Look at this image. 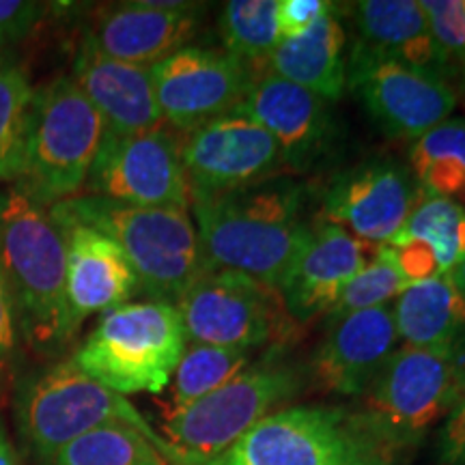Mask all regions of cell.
Masks as SVG:
<instances>
[{
    "label": "cell",
    "instance_id": "12",
    "mask_svg": "<svg viewBox=\"0 0 465 465\" xmlns=\"http://www.w3.org/2000/svg\"><path fill=\"white\" fill-rule=\"evenodd\" d=\"M182 162L190 201L252 188L284 171L274 138L240 108L185 134Z\"/></svg>",
    "mask_w": 465,
    "mask_h": 465
},
{
    "label": "cell",
    "instance_id": "8",
    "mask_svg": "<svg viewBox=\"0 0 465 465\" xmlns=\"http://www.w3.org/2000/svg\"><path fill=\"white\" fill-rule=\"evenodd\" d=\"M110 422L132 424L160 438L130 401L84 375L72 358L25 377L15 391L17 433L42 465L69 441Z\"/></svg>",
    "mask_w": 465,
    "mask_h": 465
},
{
    "label": "cell",
    "instance_id": "32",
    "mask_svg": "<svg viewBox=\"0 0 465 465\" xmlns=\"http://www.w3.org/2000/svg\"><path fill=\"white\" fill-rule=\"evenodd\" d=\"M420 7L438 45L444 80L465 86V7L463 0H422ZM457 91V89H455Z\"/></svg>",
    "mask_w": 465,
    "mask_h": 465
},
{
    "label": "cell",
    "instance_id": "36",
    "mask_svg": "<svg viewBox=\"0 0 465 465\" xmlns=\"http://www.w3.org/2000/svg\"><path fill=\"white\" fill-rule=\"evenodd\" d=\"M438 457L441 465H465V394L438 433Z\"/></svg>",
    "mask_w": 465,
    "mask_h": 465
},
{
    "label": "cell",
    "instance_id": "4",
    "mask_svg": "<svg viewBox=\"0 0 465 465\" xmlns=\"http://www.w3.org/2000/svg\"><path fill=\"white\" fill-rule=\"evenodd\" d=\"M106 136L100 113L72 75H56L35 89L25 166L15 185L39 205L78 196Z\"/></svg>",
    "mask_w": 465,
    "mask_h": 465
},
{
    "label": "cell",
    "instance_id": "21",
    "mask_svg": "<svg viewBox=\"0 0 465 465\" xmlns=\"http://www.w3.org/2000/svg\"><path fill=\"white\" fill-rule=\"evenodd\" d=\"M72 80L100 113L106 132L127 136L164 127L149 69L106 56L89 31L75 50Z\"/></svg>",
    "mask_w": 465,
    "mask_h": 465
},
{
    "label": "cell",
    "instance_id": "3",
    "mask_svg": "<svg viewBox=\"0 0 465 465\" xmlns=\"http://www.w3.org/2000/svg\"><path fill=\"white\" fill-rule=\"evenodd\" d=\"M52 207L100 231L124 250L138 289L149 300L177 304L209 272L190 209L134 207L93 194H78Z\"/></svg>",
    "mask_w": 465,
    "mask_h": 465
},
{
    "label": "cell",
    "instance_id": "22",
    "mask_svg": "<svg viewBox=\"0 0 465 465\" xmlns=\"http://www.w3.org/2000/svg\"><path fill=\"white\" fill-rule=\"evenodd\" d=\"M386 246L410 284L449 276L465 259V209L446 196L420 192L405 224Z\"/></svg>",
    "mask_w": 465,
    "mask_h": 465
},
{
    "label": "cell",
    "instance_id": "6",
    "mask_svg": "<svg viewBox=\"0 0 465 465\" xmlns=\"http://www.w3.org/2000/svg\"><path fill=\"white\" fill-rule=\"evenodd\" d=\"M300 386V371L284 360L246 366L223 388L164 418V457L177 465H213Z\"/></svg>",
    "mask_w": 465,
    "mask_h": 465
},
{
    "label": "cell",
    "instance_id": "28",
    "mask_svg": "<svg viewBox=\"0 0 465 465\" xmlns=\"http://www.w3.org/2000/svg\"><path fill=\"white\" fill-rule=\"evenodd\" d=\"M276 9L278 0H231L220 14L224 52L254 75L265 72L272 52L281 44Z\"/></svg>",
    "mask_w": 465,
    "mask_h": 465
},
{
    "label": "cell",
    "instance_id": "10",
    "mask_svg": "<svg viewBox=\"0 0 465 465\" xmlns=\"http://www.w3.org/2000/svg\"><path fill=\"white\" fill-rule=\"evenodd\" d=\"M174 306L194 345L250 351L282 330L281 293L240 272H205Z\"/></svg>",
    "mask_w": 465,
    "mask_h": 465
},
{
    "label": "cell",
    "instance_id": "15",
    "mask_svg": "<svg viewBox=\"0 0 465 465\" xmlns=\"http://www.w3.org/2000/svg\"><path fill=\"white\" fill-rule=\"evenodd\" d=\"M420 192L407 166L392 160L364 162L330 182L322 199V220L360 242L383 246L405 224Z\"/></svg>",
    "mask_w": 465,
    "mask_h": 465
},
{
    "label": "cell",
    "instance_id": "18",
    "mask_svg": "<svg viewBox=\"0 0 465 465\" xmlns=\"http://www.w3.org/2000/svg\"><path fill=\"white\" fill-rule=\"evenodd\" d=\"M392 304L330 317L315 356V375L325 391L360 397L397 351Z\"/></svg>",
    "mask_w": 465,
    "mask_h": 465
},
{
    "label": "cell",
    "instance_id": "29",
    "mask_svg": "<svg viewBox=\"0 0 465 465\" xmlns=\"http://www.w3.org/2000/svg\"><path fill=\"white\" fill-rule=\"evenodd\" d=\"M246 366H250V351L188 342L173 373L171 407H168L166 416L182 411L188 405L223 388L226 381L240 375Z\"/></svg>",
    "mask_w": 465,
    "mask_h": 465
},
{
    "label": "cell",
    "instance_id": "13",
    "mask_svg": "<svg viewBox=\"0 0 465 465\" xmlns=\"http://www.w3.org/2000/svg\"><path fill=\"white\" fill-rule=\"evenodd\" d=\"M347 83L371 119L397 141H418L457 108V91L438 75L353 50Z\"/></svg>",
    "mask_w": 465,
    "mask_h": 465
},
{
    "label": "cell",
    "instance_id": "9",
    "mask_svg": "<svg viewBox=\"0 0 465 465\" xmlns=\"http://www.w3.org/2000/svg\"><path fill=\"white\" fill-rule=\"evenodd\" d=\"M362 418L330 407H289L254 424L213 465H388Z\"/></svg>",
    "mask_w": 465,
    "mask_h": 465
},
{
    "label": "cell",
    "instance_id": "38",
    "mask_svg": "<svg viewBox=\"0 0 465 465\" xmlns=\"http://www.w3.org/2000/svg\"><path fill=\"white\" fill-rule=\"evenodd\" d=\"M449 278L452 281V284H455V287L461 291V295L465 298V259L455 267V270L450 272Z\"/></svg>",
    "mask_w": 465,
    "mask_h": 465
},
{
    "label": "cell",
    "instance_id": "14",
    "mask_svg": "<svg viewBox=\"0 0 465 465\" xmlns=\"http://www.w3.org/2000/svg\"><path fill=\"white\" fill-rule=\"evenodd\" d=\"M149 74L164 124L185 134L240 108L257 78L224 50L194 44L149 67Z\"/></svg>",
    "mask_w": 465,
    "mask_h": 465
},
{
    "label": "cell",
    "instance_id": "40",
    "mask_svg": "<svg viewBox=\"0 0 465 465\" xmlns=\"http://www.w3.org/2000/svg\"><path fill=\"white\" fill-rule=\"evenodd\" d=\"M463 7H465V0H463Z\"/></svg>",
    "mask_w": 465,
    "mask_h": 465
},
{
    "label": "cell",
    "instance_id": "34",
    "mask_svg": "<svg viewBox=\"0 0 465 465\" xmlns=\"http://www.w3.org/2000/svg\"><path fill=\"white\" fill-rule=\"evenodd\" d=\"M334 5L328 0H278L276 22L281 39L304 33Z\"/></svg>",
    "mask_w": 465,
    "mask_h": 465
},
{
    "label": "cell",
    "instance_id": "1",
    "mask_svg": "<svg viewBox=\"0 0 465 465\" xmlns=\"http://www.w3.org/2000/svg\"><path fill=\"white\" fill-rule=\"evenodd\" d=\"M306 205L304 185L287 177L231 194L192 199L207 267L240 272L278 291L315 229Z\"/></svg>",
    "mask_w": 465,
    "mask_h": 465
},
{
    "label": "cell",
    "instance_id": "27",
    "mask_svg": "<svg viewBox=\"0 0 465 465\" xmlns=\"http://www.w3.org/2000/svg\"><path fill=\"white\" fill-rule=\"evenodd\" d=\"M45 465H166L164 441L125 422H110L63 446Z\"/></svg>",
    "mask_w": 465,
    "mask_h": 465
},
{
    "label": "cell",
    "instance_id": "17",
    "mask_svg": "<svg viewBox=\"0 0 465 465\" xmlns=\"http://www.w3.org/2000/svg\"><path fill=\"white\" fill-rule=\"evenodd\" d=\"M375 250L377 246L360 242L341 226L319 220L278 287L287 315L302 323L330 315L342 291L369 263Z\"/></svg>",
    "mask_w": 465,
    "mask_h": 465
},
{
    "label": "cell",
    "instance_id": "26",
    "mask_svg": "<svg viewBox=\"0 0 465 465\" xmlns=\"http://www.w3.org/2000/svg\"><path fill=\"white\" fill-rule=\"evenodd\" d=\"M418 188L455 199L465 190V119L450 116L410 147V166Z\"/></svg>",
    "mask_w": 465,
    "mask_h": 465
},
{
    "label": "cell",
    "instance_id": "25",
    "mask_svg": "<svg viewBox=\"0 0 465 465\" xmlns=\"http://www.w3.org/2000/svg\"><path fill=\"white\" fill-rule=\"evenodd\" d=\"M399 341L418 349H457L465 342V298L449 276L410 284L392 304Z\"/></svg>",
    "mask_w": 465,
    "mask_h": 465
},
{
    "label": "cell",
    "instance_id": "33",
    "mask_svg": "<svg viewBox=\"0 0 465 465\" xmlns=\"http://www.w3.org/2000/svg\"><path fill=\"white\" fill-rule=\"evenodd\" d=\"M48 7L42 3H28V0H0V42L14 45L44 22Z\"/></svg>",
    "mask_w": 465,
    "mask_h": 465
},
{
    "label": "cell",
    "instance_id": "7",
    "mask_svg": "<svg viewBox=\"0 0 465 465\" xmlns=\"http://www.w3.org/2000/svg\"><path fill=\"white\" fill-rule=\"evenodd\" d=\"M366 394L362 422L388 450L418 444L465 394L463 347H401Z\"/></svg>",
    "mask_w": 465,
    "mask_h": 465
},
{
    "label": "cell",
    "instance_id": "30",
    "mask_svg": "<svg viewBox=\"0 0 465 465\" xmlns=\"http://www.w3.org/2000/svg\"><path fill=\"white\" fill-rule=\"evenodd\" d=\"M35 89L28 72L11 56L0 65V182H17L25 166Z\"/></svg>",
    "mask_w": 465,
    "mask_h": 465
},
{
    "label": "cell",
    "instance_id": "37",
    "mask_svg": "<svg viewBox=\"0 0 465 465\" xmlns=\"http://www.w3.org/2000/svg\"><path fill=\"white\" fill-rule=\"evenodd\" d=\"M0 465H20V459H17L14 446H11L3 429H0Z\"/></svg>",
    "mask_w": 465,
    "mask_h": 465
},
{
    "label": "cell",
    "instance_id": "19",
    "mask_svg": "<svg viewBox=\"0 0 465 465\" xmlns=\"http://www.w3.org/2000/svg\"><path fill=\"white\" fill-rule=\"evenodd\" d=\"M50 213L65 237V293L75 330L89 315L113 311L141 293L130 261L110 237L56 207H50Z\"/></svg>",
    "mask_w": 465,
    "mask_h": 465
},
{
    "label": "cell",
    "instance_id": "31",
    "mask_svg": "<svg viewBox=\"0 0 465 465\" xmlns=\"http://www.w3.org/2000/svg\"><path fill=\"white\" fill-rule=\"evenodd\" d=\"M410 287L407 278L401 272L397 257L391 248L383 243L377 246L373 257L369 259L362 270L347 284L330 317L349 315V312L366 311V308L394 304L403 291Z\"/></svg>",
    "mask_w": 465,
    "mask_h": 465
},
{
    "label": "cell",
    "instance_id": "23",
    "mask_svg": "<svg viewBox=\"0 0 465 465\" xmlns=\"http://www.w3.org/2000/svg\"><path fill=\"white\" fill-rule=\"evenodd\" d=\"M358 42L353 50L391 58L401 65L444 80L438 45L420 3L416 0H364L353 5ZM446 83V80H444Z\"/></svg>",
    "mask_w": 465,
    "mask_h": 465
},
{
    "label": "cell",
    "instance_id": "2",
    "mask_svg": "<svg viewBox=\"0 0 465 465\" xmlns=\"http://www.w3.org/2000/svg\"><path fill=\"white\" fill-rule=\"evenodd\" d=\"M0 270L22 342L39 353L65 347L78 332L65 293V237L50 207L39 205L15 183L0 190Z\"/></svg>",
    "mask_w": 465,
    "mask_h": 465
},
{
    "label": "cell",
    "instance_id": "16",
    "mask_svg": "<svg viewBox=\"0 0 465 465\" xmlns=\"http://www.w3.org/2000/svg\"><path fill=\"white\" fill-rule=\"evenodd\" d=\"M240 110L270 132L281 147L284 171H311L332 149L334 121L328 102L281 75H257Z\"/></svg>",
    "mask_w": 465,
    "mask_h": 465
},
{
    "label": "cell",
    "instance_id": "24",
    "mask_svg": "<svg viewBox=\"0 0 465 465\" xmlns=\"http://www.w3.org/2000/svg\"><path fill=\"white\" fill-rule=\"evenodd\" d=\"M347 35L336 9L319 17L308 31L281 39L265 72L281 75L325 102L341 100L347 86Z\"/></svg>",
    "mask_w": 465,
    "mask_h": 465
},
{
    "label": "cell",
    "instance_id": "11",
    "mask_svg": "<svg viewBox=\"0 0 465 465\" xmlns=\"http://www.w3.org/2000/svg\"><path fill=\"white\" fill-rule=\"evenodd\" d=\"M84 188L124 205L190 209L182 143L164 127L127 136L106 132Z\"/></svg>",
    "mask_w": 465,
    "mask_h": 465
},
{
    "label": "cell",
    "instance_id": "5",
    "mask_svg": "<svg viewBox=\"0 0 465 465\" xmlns=\"http://www.w3.org/2000/svg\"><path fill=\"white\" fill-rule=\"evenodd\" d=\"M188 345L179 308L168 302H127L106 311L74 364L121 397L162 392Z\"/></svg>",
    "mask_w": 465,
    "mask_h": 465
},
{
    "label": "cell",
    "instance_id": "35",
    "mask_svg": "<svg viewBox=\"0 0 465 465\" xmlns=\"http://www.w3.org/2000/svg\"><path fill=\"white\" fill-rule=\"evenodd\" d=\"M22 336L17 328V317L14 300H11L7 281H5L3 270H0V386H3L5 377L11 373L17 351H20Z\"/></svg>",
    "mask_w": 465,
    "mask_h": 465
},
{
    "label": "cell",
    "instance_id": "20",
    "mask_svg": "<svg viewBox=\"0 0 465 465\" xmlns=\"http://www.w3.org/2000/svg\"><path fill=\"white\" fill-rule=\"evenodd\" d=\"M199 26V5L138 0L102 11L89 35L106 56L149 69L190 45Z\"/></svg>",
    "mask_w": 465,
    "mask_h": 465
},
{
    "label": "cell",
    "instance_id": "39",
    "mask_svg": "<svg viewBox=\"0 0 465 465\" xmlns=\"http://www.w3.org/2000/svg\"><path fill=\"white\" fill-rule=\"evenodd\" d=\"M11 56H15V54H14V50H11L9 45H5L3 42H0V65H3L5 61H9Z\"/></svg>",
    "mask_w": 465,
    "mask_h": 465
}]
</instances>
